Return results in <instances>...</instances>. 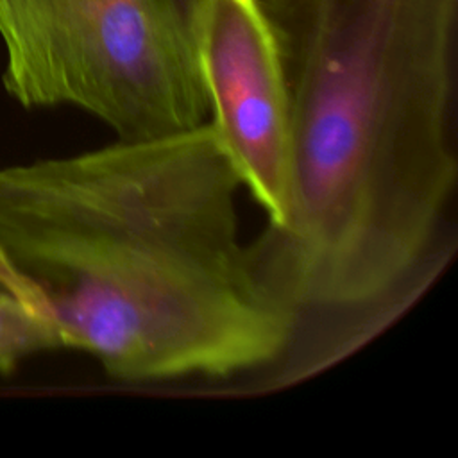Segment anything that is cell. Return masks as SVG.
Listing matches in <instances>:
<instances>
[{"label": "cell", "mask_w": 458, "mask_h": 458, "mask_svg": "<svg viewBox=\"0 0 458 458\" xmlns=\"http://www.w3.org/2000/svg\"><path fill=\"white\" fill-rule=\"evenodd\" d=\"M242 188L208 122L0 166V286L118 381L270 365L299 310L240 236Z\"/></svg>", "instance_id": "6da1fadb"}, {"label": "cell", "mask_w": 458, "mask_h": 458, "mask_svg": "<svg viewBox=\"0 0 458 458\" xmlns=\"http://www.w3.org/2000/svg\"><path fill=\"white\" fill-rule=\"evenodd\" d=\"M290 100L292 209L250 250L299 311L369 306L451 199L458 0H258Z\"/></svg>", "instance_id": "7a4b0ae2"}, {"label": "cell", "mask_w": 458, "mask_h": 458, "mask_svg": "<svg viewBox=\"0 0 458 458\" xmlns=\"http://www.w3.org/2000/svg\"><path fill=\"white\" fill-rule=\"evenodd\" d=\"M206 0H0L2 86L25 109L68 106L141 140L208 122Z\"/></svg>", "instance_id": "3957f363"}, {"label": "cell", "mask_w": 458, "mask_h": 458, "mask_svg": "<svg viewBox=\"0 0 458 458\" xmlns=\"http://www.w3.org/2000/svg\"><path fill=\"white\" fill-rule=\"evenodd\" d=\"M199 64L208 123L270 227L292 209L290 100L281 55L258 0H206Z\"/></svg>", "instance_id": "277c9868"}, {"label": "cell", "mask_w": 458, "mask_h": 458, "mask_svg": "<svg viewBox=\"0 0 458 458\" xmlns=\"http://www.w3.org/2000/svg\"><path fill=\"white\" fill-rule=\"evenodd\" d=\"M52 349H61L54 329L14 295L0 290V376L14 374L30 354Z\"/></svg>", "instance_id": "5b68a950"}]
</instances>
